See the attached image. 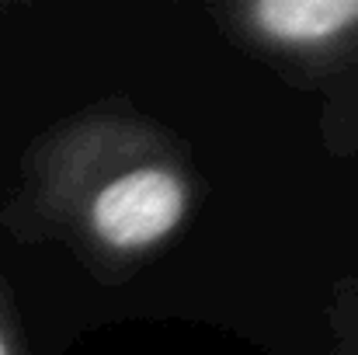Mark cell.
Here are the masks:
<instances>
[{
	"label": "cell",
	"instance_id": "2",
	"mask_svg": "<svg viewBox=\"0 0 358 355\" xmlns=\"http://www.w3.org/2000/svg\"><path fill=\"white\" fill-rule=\"evenodd\" d=\"M237 21L275 53L324 60L358 39V0H257L237 7Z\"/></svg>",
	"mask_w": 358,
	"mask_h": 355
},
{
	"label": "cell",
	"instance_id": "3",
	"mask_svg": "<svg viewBox=\"0 0 358 355\" xmlns=\"http://www.w3.org/2000/svg\"><path fill=\"white\" fill-rule=\"evenodd\" d=\"M0 355H21L17 352L14 328H10V317H7V303H3V296H0Z\"/></svg>",
	"mask_w": 358,
	"mask_h": 355
},
{
	"label": "cell",
	"instance_id": "1",
	"mask_svg": "<svg viewBox=\"0 0 358 355\" xmlns=\"http://www.w3.org/2000/svg\"><path fill=\"white\" fill-rule=\"evenodd\" d=\"M192 209L185 171L164 157H136L105 181H87L80 199V227L108 254H143L160 247Z\"/></svg>",
	"mask_w": 358,
	"mask_h": 355
}]
</instances>
